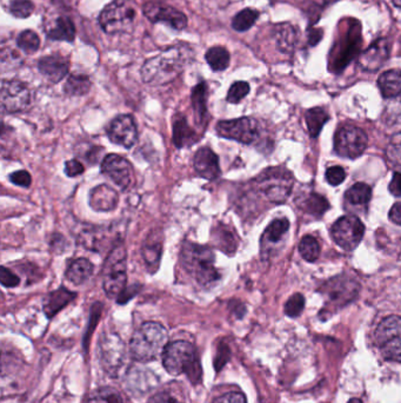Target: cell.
Instances as JSON below:
<instances>
[{
  "label": "cell",
  "instance_id": "cell-43",
  "mask_svg": "<svg viewBox=\"0 0 401 403\" xmlns=\"http://www.w3.org/2000/svg\"><path fill=\"white\" fill-rule=\"evenodd\" d=\"M149 403H184V396L178 389L171 387L152 396Z\"/></svg>",
  "mask_w": 401,
  "mask_h": 403
},
{
  "label": "cell",
  "instance_id": "cell-1",
  "mask_svg": "<svg viewBox=\"0 0 401 403\" xmlns=\"http://www.w3.org/2000/svg\"><path fill=\"white\" fill-rule=\"evenodd\" d=\"M189 45H175L149 59L142 69V81L151 85H164L175 81L193 59Z\"/></svg>",
  "mask_w": 401,
  "mask_h": 403
},
{
  "label": "cell",
  "instance_id": "cell-15",
  "mask_svg": "<svg viewBox=\"0 0 401 403\" xmlns=\"http://www.w3.org/2000/svg\"><path fill=\"white\" fill-rule=\"evenodd\" d=\"M107 136L112 143L131 149L138 140V128L131 114H121L111 121Z\"/></svg>",
  "mask_w": 401,
  "mask_h": 403
},
{
  "label": "cell",
  "instance_id": "cell-6",
  "mask_svg": "<svg viewBox=\"0 0 401 403\" xmlns=\"http://www.w3.org/2000/svg\"><path fill=\"white\" fill-rule=\"evenodd\" d=\"M135 18V8L132 0H114L100 13L99 22L107 34H118L131 29Z\"/></svg>",
  "mask_w": 401,
  "mask_h": 403
},
{
  "label": "cell",
  "instance_id": "cell-10",
  "mask_svg": "<svg viewBox=\"0 0 401 403\" xmlns=\"http://www.w3.org/2000/svg\"><path fill=\"white\" fill-rule=\"evenodd\" d=\"M31 91L29 86L19 81H1L0 100L4 114H18L29 109L31 104Z\"/></svg>",
  "mask_w": 401,
  "mask_h": 403
},
{
  "label": "cell",
  "instance_id": "cell-28",
  "mask_svg": "<svg viewBox=\"0 0 401 403\" xmlns=\"http://www.w3.org/2000/svg\"><path fill=\"white\" fill-rule=\"evenodd\" d=\"M378 86L383 98H394L401 95V71L390 70L383 72L378 79Z\"/></svg>",
  "mask_w": 401,
  "mask_h": 403
},
{
  "label": "cell",
  "instance_id": "cell-55",
  "mask_svg": "<svg viewBox=\"0 0 401 403\" xmlns=\"http://www.w3.org/2000/svg\"><path fill=\"white\" fill-rule=\"evenodd\" d=\"M388 216H390V220H392L393 223L401 225V202L395 203V204L392 206Z\"/></svg>",
  "mask_w": 401,
  "mask_h": 403
},
{
  "label": "cell",
  "instance_id": "cell-13",
  "mask_svg": "<svg viewBox=\"0 0 401 403\" xmlns=\"http://www.w3.org/2000/svg\"><path fill=\"white\" fill-rule=\"evenodd\" d=\"M365 227L358 217L344 216L333 224L331 234L334 242L345 250H353L360 244Z\"/></svg>",
  "mask_w": 401,
  "mask_h": 403
},
{
  "label": "cell",
  "instance_id": "cell-14",
  "mask_svg": "<svg viewBox=\"0 0 401 403\" xmlns=\"http://www.w3.org/2000/svg\"><path fill=\"white\" fill-rule=\"evenodd\" d=\"M124 343L117 335H106L100 340V362L106 373L116 375L121 371L124 364Z\"/></svg>",
  "mask_w": 401,
  "mask_h": 403
},
{
  "label": "cell",
  "instance_id": "cell-7",
  "mask_svg": "<svg viewBox=\"0 0 401 403\" xmlns=\"http://www.w3.org/2000/svg\"><path fill=\"white\" fill-rule=\"evenodd\" d=\"M255 185L269 201L283 203L290 196L293 187V177L286 170L272 168L257 177Z\"/></svg>",
  "mask_w": 401,
  "mask_h": 403
},
{
  "label": "cell",
  "instance_id": "cell-50",
  "mask_svg": "<svg viewBox=\"0 0 401 403\" xmlns=\"http://www.w3.org/2000/svg\"><path fill=\"white\" fill-rule=\"evenodd\" d=\"M84 165L77 159H71L65 163V173L69 177L81 176L84 173Z\"/></svg>",
  "mask_w": 401,
  "mask_h": 403
},
{
  "label": "cell",
  "instance_id": "cell-42",
  "mask_svg": "<svg viewBox=\"0 0 401 403\" xmlns=\"http://www.w3.org/2000/svg\"><path fill=\"white\" fill-rule=\"evenodd\" d=\"M18 46L22 48V51L26 53H33V52L38 51L39 45H41V39L38 37L36 33L33 31H24L20 33L18 37Z\"/></svg>",
  "mask_w": 401,
  "mask_h": 403
},
{
  "label": "cell",
  "instance_id": "cell-26",
  "mask_svg": "<svg viewBox=\"0 0 401 403\" xmlns=\"http://www.w3.org/2000/svg\"><path fill=\"white\" fill-rule=\"evenodd\" d=\"M157 380L154 375L149 371H130L126 378V387L128 390L135 394H145L156 387Z\"/></svg>",
  "mask_w": 401,
  "mask_h": 403
},
{
  "label": "cell",
  "instance_id": "cell-44",
  "mask_svg": "<svg viewBox=\"0 0 401 403\" xmlns=\"http://www.w3.org/2000/svg\"><path fill=\"white\" fill-rule=\"evenodd\" d=\"M88 403H123V401L119 392L114 389L102 388L92 394Z\"/></svg>",
  "mask_w": 401,
  "mask_h": 403
},
{
  "label": "cell",
  "instance_id": "cell-45",
  "mask_svg": "<svg viewBox=\"0 0 401 403\" xmlns=\"http://www.w3.org/2000/svg\"><path fill=\"white\" fill-rule=\"evenodd\" d=\"M305 308V298L301 293H294L285 305V314L288 317H297Z\"/></svg>",
  "mask_w": 401,
  "mask_h": 403
},
{
  "label": "cell",
  "instance_id": "cell-17",
  "mask_svg": "<svg viewBox=\"0 0 401 403\" xmlns=\"http://www.w3.org/2000/svg\"><path fill=\"white\" fill-rule=\"evenodd\" d=\"M144 15L149 20L154 22H166L175 29H185L187 19L184 13L164 4L158 3H147L144 5Z\"/></svg>",
  "mask_w": 401,
  "mask_h": 403
},
{
  "label": "cell",
  "instance_id": "cell-19",
  "mask_svg": "<svg viewBox=\"0 0 401 403\" xmlns=\"http://www.w3.org/2000/svg\"><path fill=\"white\" fill-rule=\"evenodd\" d=\"M194 170L205 180H217L220 176L219 158L210 147H201L193 158Z\"/></svg>",
  "mask_w": 401,
  "mask_h": 403
},
{
  "label": "cell",
  "instance_id": "cell-56",
  "mask_svg": "<svg viewBox=\"0 0 401 403\" xmlns=\"http://www.w3.org/2000/svg\"><path fill=\"white\" fill-rule=\"evenodd\" d=\"M321 37H322V31L321 29H311L308 31V43L312 46L317 45L321 41Z\"/></svg>",
  "mask_w": 401,
  "mask_h": 403
},
{
  "label": "cell",
  "instance_id": "cell-58",
  "mask_svg": "<svg viewBox=\"0 0 401 403\" xmlns=\"http://www.w3.org/2000/svg\"><path fill=\"white\" fill-rule=\"evenodd\" d=\"M348 403H362V401L359 399H352L348 401Z\"/></svg>",
  "mask_w": 401,
  "mask_h": 403
},
{
  "label": "cell",
  "instance_id": "cell-24",
  "mask_svg": "<svg viewBox=\"0 0 401 403\" xmlns=\"http://www.w3.org/2000/svg\"><path fill=\"white\" fill-rule=\"evenodd\" d=\"M198 136L199 135L197 132L194 131L187 123L186 118L182 117V114L175 116V121H173V142H175V147L179 149L192 147L200 140V137Z\"/></svg>",
  "mask_w": 401,
  "mask_h": 403
},
{
  "label": "cell",
  "instance_id": "cell-49",
  "mask_svg": "<svg viewBox=\"0 0 401 403\" xmlns=\"http://www.w3.org/2000/svg\"><path fill=\"white\" fill-rule=\"evenodd\" d=\"M10 180L15 185H18V187H29L32 183V177L26 170H19V171H15V173H11Z\"/></svg>",
  "mask_w": 401,
  "mask_h": 403
},
{
  "label": "cell",
  "instance_id": "cell-41",
  "mask_svg": "<svg viewBox=\"0 0 401 403\" xmlns=\"http://www.w3.org/2000/svg\"><path fill=\"white\" fill-rule=\"evenodd\" d=\"M8 12L15 18H27L34 11L31 0H8Z\"/></svg>",
  "mask_w": 401,
  "mask_h": 403
},
{
  "label": "cell",
  "instance_id": "cell-39",
  "mask_svg": "<svg viewBox=\"0 0 401 403\" xmlns=\"http://www.w3.org/2000/svg\"><path fill=\"white\" fill-rule=\"evenodd\" d=\"M386 158L390 166L401 173V133L390 138L386 147Z\"/></svg>",
  "mask_w": 401,
  "mask_h": 403
},
{
  "label": "cell",
  "instance_id": "cell-3",
  "mask_svg": "<svg viewBox=\"0 0 401 403\" xmlns=\"http://www.w3.org/2000/svg\"><path fill=\"white\" fill-rule=\"evenodd\" d=\"M163 364L168 373L178 376L185 374L193 385L200 383L201 366L193 345L187 341L168 343L163 352Z\"/></svg>",
  "mask_w": 401,
  "mask_h": 403
},
{
  "label": "cell",
  "instance_id": "cell-35",
  "mask_svg": "<svg viewBox=\"0 0 401 403\" xmlns=\"http://www.w3.org/2000/svg\"><path fill=\"white\" fill-rule=\"evenodd\" d=\"M299 206L313 216H321L328 209V203L320 194H311L299 202Z\"/></svg>",
  "mask_w": 401,
  "mask_h": 403
},
{
  "label": "cell",
  "instance_id": "cell-29",
  "mask_svg": "<svg viewBox=\"0 0 401 403\" xmlns=\"http://www.w3.org/2000/svg\"><path fill=\"white\" fill-rule=\"evenodd\" d=\"M213 237L219 249L223 250L224 253L232 256L237 250L238 241L233 231L229 229L224 224H217V227L213 229Z\"/></svg>",
  "mask_w": 401,
  "mask_h": 403
},
{
  "label": "cell",
  "instance_id": "cell-33",
  "mask_svg": "<svg viewBox=\"0 0 401 403\" xmlns=\"http://www.w3.org/2000/svg\"><path fill=\"white\" fill-rule=\"evenodd\" d=\"M206 62L211 66L212 70L224 71L226 70L227 66L230 64V53L226 48L222 46H215L206 52Z\"/></svg>",
  "mask_w": 401,
  "mask_h": 403
},
{
  "label": "cell",
  "instance_id": "cell-4",
  "mask_svg": "<svg viewBox=\"0 0 401 403\" xmlns=\"http://www.w3.org/2000/svg\"><path fill=\"white\" fill-rule=\"evenodd\" d=\"M168 331L161 323L146 322L132 336L130 352L138 362H150L163 355L168 343Z\"/></svg>",
  "mask_w": 401,
  "mask_h": 403
},
{
  "label": "cell",
  "instance_id": "cell-23",
  "mask_svg": "<svg viewBox=\"0 0 401 403\" xmlns=\"http://www.w3.org/2000/svg\"><path fill=\"white\" fill-rule=\"evenodd\" d=\"M77 297V293L69 291L64 286L52 291L45 297L44 312L48 316V319H52L57 315L66 305H69L74 298Z\"/></svg>",
  "mask_w": 401,
  "mask_h": 403
},
{
  "label": "cell",
  "instance_id": "cell-5",
  "mask_svg": "<svg viewBox=\"0 0 401 403\" xmlns=\"http://www.w3.org/2000/svg\"><path fill=\"white\" fill-rule=\"evenodd\" d=\"M102 288L111 298H118L128 288V253L124 246H116L106 257L102 269Z\"/></svg>",
  "mask_w": 401,
  "mask_h": 403
},
{
  "label": "cell",
  "instance_id": "cell-25",
  "mask_svg": "<svg viewBox=\"0 0 401 403\" xmlns=\"http://www.w3.org/2000/svg\"><path fill=\"white\" fill-rule=\"evenodd\" d=\"M95 270V265L88 258H78L69 264L66 270V279L76 286H81L86 282Z\"/></svg>",
  "mask_w": 401,
  "mask_h": 403
},
{
  "label": "cell",
  "instance_id": "cell-51",
  "mask_svg": "<svg viewBox=\"0 0 401 403\" xmlns=\"http://www.w3.org/2000/svg\"><path fill=\"white\" fill-rule=\"evenodd\" d=\"M213 403H246V399L241 392H231L219 396Z\"/></svg>",
  "mask_w": 401,
  "mask_h": 403
},
{
  "label": "cell",
  "instance_id": "cell-12",
  "mask_svg": "<svg viewBox=\"0 0 401 403\" xmlns=\"http://www.w3.org/2000/svg\"><path fill=\"white\" fill-rule=\"evenodd\" d=\"M367 143V135L357 126H344L338 130L334 137V149L337 154L351 159L364 154Z\"/></svg>",
  "mask_w": 401,
  "mask_h": 403
},
{
  "label": "cell",
  "instance_id": "cell-11",
  "mask_svg": "<svg viewBox=\"0 0 401 403\" xmlns=\"http://www.w3.org/2000/svg\"><path fill=\"white\" fill-rule=\"evenodd\" d=\"M215 131L223 138L243 144H252L259 136L258 123L250 117L219 121Z\"/></svg>",
  "mask_w": 401,
  "mask_h": 403
},
{
  "label": "cell",
  "instance_id": "cell-27",
  "mask_svg": "<svg viewBox=\"0 0 401 403\" xmlns=\"http://www.w3.org/2000/svg\"><path fill=\"white\" fill-rule=\"evenodd\" d=\"M274 38L283 53H292L298 41V32L291 24H280L274 29Z\"/></svg>",
  "mask_w": 401,
  "mask_h": 403
},
{
  "label": "cell",
  "instance_id": "cell-8",
  "mask_svg": "<svg viewBox=\"0 0 401 403\" xmlns=\"http://www.w3.org/2000/svg\"><path fill=\"white\" fill-rule=\"evenodd\" d=\"M376 342L383 357L401 363V317L388 316L376 330Z\"/></svg>",
  "mask_w": 401,
  "mask_h": 403
},
{
  "label": "cell",
  "instance_id": "cell-9",
  "mask_svg": "<svg viewBox=\"0 0 401 403\" xmlns=\"http://www.w3.org/2000/svg\"><path fill=\"white\" fill-rule=\"evenodd\" d=\"M361 45L360 25L357 20H353L350 27L344 34L339 43L333 48L334 55L331 65L333 66L334 72L343 71L348 62L359 53Z\"/></svg>",
  "mask_w": 401,
  "mask_h": 403
},
{
  "label": "cell",
  "instance_id": "cell-31",
  "mask_svg": "<svg viewBox=\"0 0 401 403\" xmlns=\"http://www.w3.org/2000/svg\"><path fill=\"white\" fill-rule=\"evenodd\" d=\"M329 119L327 111L321 109V107H313L311 110L307 111L306 116H305V121H306L307 128L310 132L311 137L319 136L321 128L327 123Z\"/></svg>",
  "mask_w": 401,
  "mask_h": 403
},
{
  "label": "cell",
  "instance_id": "cell-48",
  "mask_svg": "<svg viewBox=\"0 0 401 403\" xmlns=\"http://www.w3.org/2000/svg\"><path fill=\"white\" fill-rule=\"evenodd\" d=\"M0 282L5 288H15V286H19L20 279L8 267H1L0 269Z\"/></svg>",
  "mask_w": 401,
  "mask_h": 403
},
{
  "label": "cell",
  "instance_id": "cell-22",
  "mask_svg": "<svg viewBox=\"0 0 401 403\" xmlns=\"http://www.w3.org/2000/svg\"><path fill=\"white\" fill-rule=\"evenodd\" d=\"M163 242H164V239L161 231H152L142 246V257H144L146 265L149 267V272L152 274L157 272L161 264Z\"/></svg>",
  "mask_w": 401,
  "mask_h": 403
},
{
  "label": "cell",
  "instance_id": "cell-46",
  "mask_svg": "<svg viewBox=\"0 0 401 403\" xmlns=\"http://www.w3.org/2000/svg\"><path fill=\"white\" fill-rule=\"evenodd\" d=\"M250 92V85L246 81H236L227 93V102L229 103L237 104L248 95Z\"/></svg>",
  "mask_w": 401,
  "mask_h": 403
},
{
  "label": "cell",
  "instance_id": "cell-34",
  "mask_svg": "<svg viewBox=\"0 0 401 403\" xmlns=\"http://www.w3.org/2000/svg\"><path fill=\"white\" fill-rule=\"evenodd\" d=\"M64 88L69 95H84L91 88V81L85 74H72L66 81Z\"/></svg>",
  "mask_w": 401,
  "mask_h": 403
},
{
  "label": "cell",
  "instance_id": "cell-37",
  "mask_svg": "<svg viewBox=\"0 0 401 403\" xmlns=\"http://www.w3.org/2000/svg\"><path fill=\"white\" fill-rule=\"evenodd\" d=\"M290 229V222L287 218L276 220L266 227L264 232L263 239L269 243H277Z\"/></svg>",
  "mask_w": 401,
  "mask_h": 403
},
{
  "label": "cell",
  "instance_id": "cell-20",
  "mask_svg": "<svg viewBox=\"0 0 401 403\" xmlns=\"http://www.w3.org/2000/svg\"><path fill=\"white\" fill-rule=\"evenodd\" d=\"M119 196L117 191L106 184H100L98 187H93L88 196L90 206L98 213L112 211L117 208Z\"/></svg>",
  "mask_w": 401,
  "mask_h": 403
},
{
  "label": "cell",
  "instance_id": "cell-2",
  "mask_svg": "<svg viewBox=\"0 0 401 403\" xmlns=\"http://www.w3.org/2000/svg\"><path fill=\"white\" fill-rule=\"evenodd\" d=\"M180 263L185 272L203 286H211L220 279L211 248L193 242L182 244Z\"/></svg>",
  "mask_w": 401,
  "mask_h": 403
},
{
  "label": "cell",
  "instance_id": "cell-21",
  "mask_svg": "<svg viewBox=\"0 0 401 403\" xmlns=\"http://www.w3.org/2000/svg\"><path fill=\"white\" fill-rule=\"evenodd\" d=\"M38 69L45 78L52 83H59L69 72V62L62 55H52L41 58L38 62Z\"/></svg>",
  "mask_w": 401,
  "mask_h": 403
},
{
  "label": "cell",
  "instance_id": "cell-53",
  "mask_svg": "<svg viewBox=\"0 0 401 403\" xmlns=\"http://www.w3.org/2000/svg\"><path fill=\"white\" fill-rule=\"evenodd\" d=\"M230 359V349L227 345H222L219 348L218 357H217V362H215V369L220 371V368L225 364Z\"/></svg>",
  "mask_w": 401,
  "mask_h": 403
},
{
  "label": "cell",
  "instance_id": "cell-54",
  "mask_svg": "<svg viewBox=\"0 0 401 403\" xmlns=\"http://www.w3.org/2000/svg\"><path fill=\"white\" fill-rule=\"evenodd\" d=\"M388 190L395 197H401V173H394Z\"/></svg>",
  "mask_w": 401,
  "mask_h": 403
},
{
  "label": "cell",
  "instance_id": "cell-16",
  "mask_svg": "<svg viewBox=\"0 0 401 403\" xmlns=\"http://www.w3.org/2000/svg\"><path fill=\"white\" fill-rule=\"evenodd\" d=\"M102 173L114 180L121 190L131 187L133 178V169L130 161L119 154H109L104 158L102 163Z\"/></svg>",
  "mask_w": 401,
  "mask_h": 403
},
{
  "label": "cell",
  "instance_id": "cell-36",
  "mask_svg": "<svg viewBox=\"0 0 401 403\" xmlns=\"http://www.w3.org/2000/svg\"><path fill=\"white\" fill-rule=\"evenodd\" d=\"M372 189L366 183L354 184L345 194V198L352 204H366L371 201Z\"/></svg>",
  "mask_w": 401,
  "mask_h": 403
},
{
  "label": "cell",
  "instance_id": "cell-30",
  "mask_svg": "<svg viewBox=\"0 0 401 403\" xmlns=\"http://www.w3.org/2000/svg\"><path fill=\"white\" fill-rule=\"evenodd\" d=\"M48 37L55 41H72L76 36L73 22L65 17H59L52 27L48 29Z\"/></svg>",
  "mask_w": 401,
  "mask_h": 403
},
{
  "label": "cell",
  "instance_id": "cell-57",
  "mask_svg": "<svg viewBox=\"0 0 401 403\" xmlns=\"http://www.w3.org/2000/svg\"><path fill=\"white\" fill-rule=\"evenodd\" d=\"M393 1V4L397 8H401V0H392Z\"/></svg>",
  "mask_w": 401,
  "mask_h": 403
},
{
  "label": "cell",
  "instance_id": "cell-32",
  "mask_svg": "<svg viewBox=\"0 0 401 403\" xmlns=\"http://www.w3.org/2000/svg\"><path fill=\"white\" fill-rule=\"evenodd\" d=\"M194 114L197 124L203 125L208 117V103H206V85L204 83L197 85L192 93Z\"/></svg>",
  "mask_w": 401,
  "mask_h": 403
},
{
  "label": "cell",
  "instance_id": "cell-38",
  "mask_svg": "<svg viewBox=\"0 0 401 403\" xmlns=\"http://www.w3.org/2000/svg\"><path fill=\"white\" fill-rule=\"evenodd\" d=\"M258 17H259L258 11L252 10V8H245L234 17L233 20H232V27L239 32L247 31V29H251L252 26L254 25Z\"/></svg>",
  "mask_w": 401,
  "mask_h": 403
},
{
  "label": "cell",
  "instance_id": "cell-47",
  "mask_svg": "<svg viewBox=\"0 0 401 403\" xmlns=\"http://www.w3.org/2000/svg\"><path fill=\"white\" fill-rule=\"evenodd\" d=\"M345 178H346V173L341 166H332V168H328L326 171V180L333 187L340 185Z\"/></svg>",
  "mask_w": 401,
  "mask_h": 403
},
{
  "label": "cell",
  "instance_id": "cell-18",
  "mask_svg": "<svg viewBox=\"0 0 401 403\" xmlns=\"http://www.w3.org/2000/svg\"><path fill=\"white\" fill-rule=\"evenodd\" d=\"M390 41L379 38L359 55V64L365 71H376L390 58Z\"/></svg>",
  "mask_w": 401,
  "mask_h": 403
},
{
  "label": "cell",
  "instance_id": "cell-40",
  "mask_svg": "<svg viewBox=\"0 0 401 403\" xmlns=\"http://www.w3.org/2000/svg\"><path fill=\"white\" fill-rule=\"evenodd\" d=\"M299 253L307 262H314L320 255V246L313 236H305L299 244Z\"/></svg>",
  "mask_w": 401,
  "mask_h": 403
},
{
  "label": "cell",
  "instance_id": "cell-52",
  "mask_svg": "<svg viewBox=\"0 0 401 403\" xmlns=\"http://www.w3.org/2000/svg\"><path fill=\"white\" fill-rule=\"evenodd\" d=\"M139 289H140V286H128V288H126V289L119 295V297H118V303H119V305H125V303H128V300H131V298H133V297L137 295Z\"/></svg>",
  "mask_w": 401,
  "mask_h": 403
}]
</instances>
